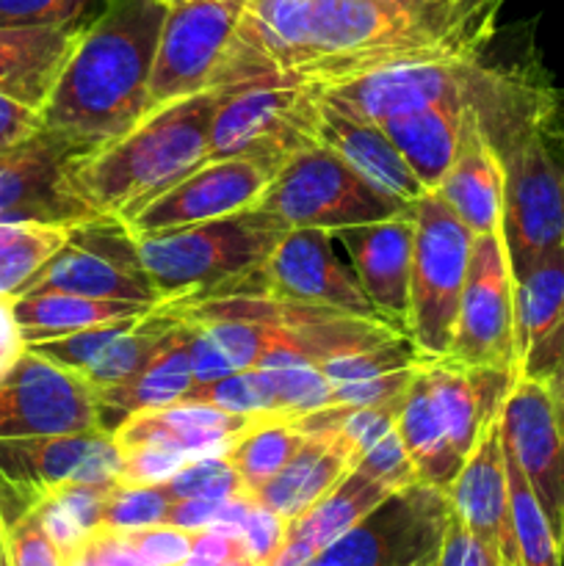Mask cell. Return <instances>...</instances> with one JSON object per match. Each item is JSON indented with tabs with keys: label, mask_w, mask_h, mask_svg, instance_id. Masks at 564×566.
<instances>
[{
	"label": "cell",
	"mask_w": 564,
	"mask_h": 566,
	"mask_svg": "<svg viewBox=\"0 0 564 566\" xmlns=\"http://www.w3.org/2000/svg\"><path fill=\"white\" fill-rule=\"evenodd\" d=\"M437 197L453 210L459 221L476 235L501 230L503 224V169L495 149L479 127L473 103L464 116L462 142L451 169L442 177Z\"/></svg>",
	"instance_id": "obj_27"
},
{
	"label": "cell",
	"mask_w": 564,
	"mask_h": 566,
	"mask_svg": "<svg viewBox=\"0 0 564 566\" xmlns=\"http://www.w3.org/2000/svg\"><path fill=\"white\" fill-rule=\"evenodd\" d=\"M149 566H182L191 558L194 534L171 525H153L119 534Z\"/></svg>",
	"instance_id": "obj_45"
},
{
	"label": "cell",
	"mask_w": 564,
	"mask_h": 566,
	"mask_svg": "<svg viewBox=\"0 0 564 566\" xmlns=\"http://www.w3.org/2000/svg\"><path fill=\"white\" fill-rule=\"evenodd\" d=\"M122 462H119V484L122 486H149V484H164L169 481L177 470L186 462H191L182 453L171 451L164 446H133L119 448Z\"/></svg>",
	"instance_id": "obj_43"
},
{
	"label": "cell",
	"mask_w": 564,
	"mask_h": 566,
	"mask_svg": "<svg viewBox=\"0 0 564 566\" xmlns=\"http://www.w3.org/2000/svg\"><path fill=\"white\" fill-rule=\"evenodd\" d=\"M188 354H191V370H194V379H197V392H194V401H197V398L202 396L210 385H216V381H221V379H227L230 374H236V368H232L230 359L224 357V352H221V348L216 346V343L194 324H188Z\"/></svg>",
	"instance_id": "obj_49"
},
{
	"label": "cell",
	"mask_w": 564,
	"mask_h": 566,
	"mask_svg": "<svg viewBox=\"0 0 564 566\" xmlns=\"http://www.w3.org/2000/svg\"><path fill=\"white\" fill-rule=\"evenodd\" d=\"M238 536H241L243 545H247L249 558L258 566H265L276 556L282 542H285L288 523L282 517H276L274 512H269L265 506H260V503H252Z\"/></svg>",
	"instance_id": "obj_47"
},
{
	"label": "cell",
	"mask_w": 564,
	"mask_h": 566,
	"mask_svg": "<svg viewBox=\"0 0 564 566\" xmlns=\"http://www.w3.org/2000/svg\"><path fill=\"white\" fill-rule=\"evenodd\" d=\"M518 379L547 381L564 359V247L514 276Z\"/></svg>",
	"instance_id": "obj_24"
},
{
	"label": "cell",
	"mask_w": 564,
	"mask_h": 566,
	"mask_svg": "<svg viewBox=\"0 0 564 566\" xmlns=\"http://www.w3.org/2000/svg\"><path fill=\"white\" fill-rule=\"evenodd\" d=\"M332 235L348 252L354 276L379 318L407 335L415 254L412 210L370 224L343 227Z\"/></svg>",
	"instance_id": "obj_22"
},
{
	"label": "cell",
	"mask_w": 564,
	"mask_h": 566,
	"mask_svg": "<svg viewBox=\"0 0 564 566\" xmlns=\"http://www.w3.org/2000/svg\"><path fill=\"white\" fill-rule=\"evenodd\" d=\"M3 525L6 562L9 566H66L64 556L44 531L36 506L14 517L0 520Z\"/></svg>",
	"instance_id": "obj_42"
},
{
	"label": "cell",
	"mask_w": 564,
	"mask_h": 566,
	"mask_svg": "<svg viewBox=\"0 0 564 566\" xmlns=\"http://www.w3.org/2000/svg\"><path fill=\"white\" fill-rule=\"evenodd\" d=\"M75 158L77 155L48 130L0 155V224L72 227L94 219L97 213L70 182Z\"/></svg>",
	"instance_id": "obj_17"
},
{
	"label": "cell",
	"mask_w": 564,
	"mask_h": 566,
	"mask_svg": "<svg viewBox=\"0 0 564 566\" xmlns=\"http://www.w3.org/2000/svg\"><path fill=\"white\" fill-rule=\"evenodd\" d=\"M282 164L269 158H221L197 166L191 175L144 205L125 224L133 235L177 230L243 213L258 205Z\"/></svg>",
	"instance_id": "obj_16"
},
{
	"label": "cell",
	"mask_w": 564,
	"mask_h": 566,
	"mask_svg": "<svg viewBox=\"0 0 564 566\" xmlns=\"http://www.w3.org/2000/svg\"><path fill=\"white\" fill-rule=\"evenodd\" d=\"M473 111L503 169V241L514 276L564 247V164L547 83L484 66Z\"/></svg>",
	"instance_id": "obj_3"
},
{
	"label": "cell",
	"mask_w": 564,
	"mask_h": 566,
	"mask_svg": "<svg viewBox=\"0 0 564 566\" xmlns=\"http://www.w3.org/2000/svg\"><path fill=\"white\" fill-rule=\"evenodd\" d=\"M22 352H25V343H22L14 318H11L9 302L0 298V376L9 370V365L14 363Z\"/></svg>",
	"instance_id": "obj_54"
},
{
	"label": "cell",
	"mask_w": 564,
	"mask_h": 566,
	"mask_svg": "<svg viewBox=\"0 0 564 566\" xmlns=\"http://www.w3.org/2000/svg\"><path fill=\"white\" fill-rule=\"evenodd\" d=\"M435 566H501V558L451 512Z\"/></svg>",
	"instance_id": "obj_48"
},
{
	"label": "cell",
	"mask_w": 564,
	"mask_h": 566,
	"mask_svg": "<svg viewBox=\"0 0 564 566\" xmlns=\"http://www.w3.org/2000/svg\"><path fill=\"white\" fill-rule=\"evenodd\" d=\"M313 0H247L216 70L213 88L293 75L310 61Z\"/></svg>",
	"instance_id": "obj_19"
},
{
	"label": "cell",
	"mask_w": 564,
	"mask_h": 566,
	"mask_svg": "<svg viewBox=\"0 0 564 566\" xmlns=\"http://www.w3.org/2000/svg\"><path fill=\"white\" fill-rule=\"evenodd\" d=\"M518 376L464 368L451 359H420L396 418L420 484L446 492L487 426L501 418Z\"/></svg>",
	"instance_id": "obj_5"
},
{
	"label": "cell",
	"mask_w": 564,
	"mask_h": 566,
	"mask_svg": "<svg viewBox=\"0 0 564 566\" xmlns=\"http://www.w3.org/2000/svg\"><path fill=\"white\" fill-rule=\"evenodd\" d=\"M473 94L476 86L468 94L437 99V103L424 105L418 111L393 116V119L382 125L398 147L401 158L407 160L409 169L415 171L420 186L426 188V193H435L440 188L442 177H446L453 158H457L464 116H468L470 103H473Z\"/></svg>",
	"instance_id": "obj_30"
},
{
	"label": "cell",
	"mask_w": 564,
	"mask_h": 566,
	"mask_svg": "<svg viewBox=\"0 0 564 566\" xmlns=\"http://www.w3.org/2000/svg\"><path fill=\"white\" fill-rule=\"evenodd\" d=\"M551 387H553V392H556V398H558V403H562V409H564V359L562 363H558V368H556V374L551 376Z\"/></svg>",
	"instance_id": "obj_55"
},
{
	"label": "cell",
	"mask_w": 564,
	"mask_h": 566,
	"mask_svg": "<svg viewBox=\"0 0 564 566\" xmlns=\"http://www.w3.org/2000/svg\"><path fill=\"white\" fill-rule=\"evenodd\" d=\"M224 88L158 105L130 133L70 166L77 197L97 216L133 219L155 197L202 166Z\"/></svg>",
	"instance_id": "obj_4"
},
{
	"label": "cell",
	"mask_w": 564,
	"mask_h": 566,
	"mask_svg": "<svg viewBox=\"0 0 564 566\" xmlns=\"http://www.w3.org/2000/svg\"><path fill=\"white\" fill-rule=\"evenodd\" d=\"M72 25H0V92L44 108L77 36Z\"/></svg>",
	"instance_id": "obj_29"
},
{
	"label": "cell",
	"mask_w": 564,
	"mask_h": 566,
	"mask_svg": "<svg viewBox=\"0 0 564 566\" xmlns=\"http://www.w3.org/2000/svg\"><path fill=\"white\" fill-rule=\"evenodd\" d=\"M197 401H210L221 409H230V412L238 415H252V418H263V415L282 418L274 385H271L269 374L260 368L236 370L227 379L210 385Z\"/></svg>",
	"instance_id": "obj_41"
},
{
	"label": "cell",
	"mask_w": 564,
	"mask_h": 566,
	"mask_svg": "<svg viewBox=\"0 0 564 566\" xmlns=\"http://www.w3.org/2000/svg\"><path fill=\"white\" fill-rule=\"evenodd\" d=\"M288 227L260 210L136 235L138 254L164 302L208 296L265 263Z\"/></svg>",
	"instance_id": "obj_6"
},
{
	"label": "cell",
	"mask_w": 564,
	"mask_h": 566,
	"mask_svg": "<svg viewBox=\"0 0 564 566\" xmlns=\"http://www.w3.org/2000/svg\"><path fill=\"white\" fill-rule=\"evenodd\" d=\"M230 3H236V6H241V9H243V3H247V0H230Z\"/></svg>",
	"instance_id": "obj_58"
},
{
	"label": "cell",
	"mask_w": 564,
	"mask_h": 566,
	"mask_svg": "<svg viewBox=\"0 0 564 566\" xmlns=\"http://www.w3.org/2000/svg\"><path fill=\"white\" fill-rule=\"evenodd\" d=\"M9 307L25 348L83 329H94V326L144 318L155 310L149 304L108 302V298H88L61 291L22 293Z\"/></svg>",
	"instance_id": "obj_32"
},
{
	"label": "cell",
	"mask_w": 564,
	"mask_h": 566,
	"mask_svg": "<svg viewBox=\"0 0 564 566\" xmlns=\"http://www.w3.org/2000/svg\"><path fill=\"white\" fill-rule=\"evenodd\" d=\"M164 3H166V6H171V3H177V0H164Z\"/></svg>",
	"instance_id": "obj_59"
},
{
	"label": "cell",
	"mask_w": 564,
	"mask_h": 566,
	"mask_svg": "<svg viewBox=\"0 0 564 566\" xmlns=\"http://www.w3.org/2000/svg\"><path fill=\"white\" fill-rule=\"evenodd\" d=\"M321 88L296 77H265L224 88L202 164L221 158H269L285 164L315 142Z\"/></svg>",
	"instance_id": "obj_9"
},
{
	"label": "cell",
	"mask_w": 564,
	"mask_h": 566,
	"mask_svg": "<svg viewBox=\"0 0 564 566\" xmlns=\"http://www.w3.org/2000/svg\"><path fill=\"white\" fill-rule=\"evenodd\" d=\"M171 503L175 501H171L169 492L164 490V484H149V486L116 484L114 490H111L108 501H105L100 531L127 534V531L164 525L166 512H169Z\"/></svg>",
	"instance_id": "obj_40"
},
{
	"label": "cell",
	"mask_w": 564,
	"mask_h": 566,
	"mask_svg": "<svg viewBox=\"0 0 564 566\" xmlns=\"http://www.w3.org/2000/svg\"><path fill=\"white\" fill-rule=\"evenodd\" d=\"M122 451L114 431L0 440V486L42 501L70 481L119 484Z\"/></svg>",
	"instance_id": "obj_20"
},
{
	"label": "cell",
	"mask_w": 564,
	"mask_h": 566,
	"mask_svg": "<svg viewBox=\"0 0 564 566\" xmlns=\"http://www.w3.org/2000/svg\"><path fill=\"white\" fill-rule=\"evenodd\" d=\"M221 503L224 501H175L166 512L164 525L188 531V534H199L205 528H213Z\"/></svg>",
	"instance_id": "obj_53"
},
{
	"label": "cell",
	"mask_w": 564,
	"mask_h": 566,
	"mask_svg": "<svg viewBox=\"0 0 564 566\" xmlns=\"http://www.w3.org/2000/svg\"><path fill=\"white\" fill-rule=\"evenodd\" d=\"M258 418L221 409L210 401H182L127 415L114 429L119 448L164 446L188 459L224 453Z\"/></svg>",
	"instance_id": "obj_26"
},
{
	"label": "cell",
	"mask_w": 564,
	"mask_h": 566,
	"mask_svg": "<svg viewBox=\"0 0 564 566\" xmlns=\"http://www.w3.org/2000/svg\"><path fill=\"white\" fill-rule=\"evenodd\" d=\"M191 558L194 562H205V564L252 562L241 536L227 534V531H216V528H205L199 531V534H194Z\"/></svg>",
	"instance_id": "obj_52"
},
{
	"label": "cell",
	"mask_w": 564,
	"mask_h": 566,
	"mask_svg": "<svg viewBox=\"0 0 564 566\" xmlns=\"http://www.w3.org/2000/svg\"><path fill=\"white\" fill-rule=\"evenodd\" d=\"M503 448L529 479L553 528L564 523V409L551 381L518 379L501 409Z\"/></svg>",
	"instance_id": "obj_18"
},
{
	"label": "cell",
	"mask_w": 564,
	"mask_h": 566,
	"mask_svg": "<svg viewBox=\"0 0 564 566\" xmlns=\"http://www.w3.org/2000/svg\"><path fill=\"white\" fill-rule=\"evenodd\" d=\"M506 0H313L310 61L296 81L318 88L376 70L476 61Z\"/></svg>",
	"instance_id": "obj_1"
},
{
	"label": "cell",
	"mask_w": 564,
	"mask_h": 566,
	"mask_svg": "<svg viewBox=\"0 0 564 566\" xmlns=\"http://www.w3.org/2000/svg\"><path fill=\"white\" fill-rule=\"evenodd\" d=\"M448 359L464 368L506 370L518 376L514 271L503 227L473 238Z\"/></svg>",
	"instance_id": "obj_12"
},
{
	"label": "cell",
	"mask_w": 564,
	"mask_h": 566,
	"mask_svg": "<svg viewBox=\"0 0 564 566\" xmlns=\"http://www.w3.org/2000/svg\"><path fill=\"white\" fill-rule=\"evenodd\" d=\"M164 490L169 492L171 501H227V497L247 495L224 453L191 459L169 481H164Z\"/></svg>",
	"instance_id": "obj_39"
},
{
	"label": "cell",
	"mask_w": 564,
	"mask_h": 566,
	"mask_svg": "<svg viewBox=\"0 0 564 566\" xmlns=\"http://www.w3.org/2000/svg\"><path fill=\"white\" fill-rule=\"evenodd\" d=\"M238 14L230 0H177L166 9L149 75L153 108L213 88Z\"/></svg>",
	"instance_id": "obj_15"
},
{
	"label": "cell",
	"mask_w": 564,
	"mask_h": 566,
	"mask_svg": "<svg viewBox=\"0 0 564 566\" xmlns=\"http://www.w3.org/2000/svg\"><path fill=\"white\" fill-rule=\"evenodd\" d=\"M304 440H307V434L299 431V426L291 418L263 415V418L254 420L252 429H247L238 440L230 442L224 457L236 468L243 492L254 497L291 462V457L302 448Z\"/></svg>",
	"instance_id": "obj_34"
},
{
	"label": "cell",
	"mask_w": 564,
	"mask_h": 566,
	"mask_svg": "<svg viewBox=\"0 0 564 566\" xmlns=\"http://www.w3.org/2000/svg\"><path fill=\"white\" fill-rule=\"evenodd\" d=\"M354 464L357 451L341 429L307 434L291 462L254 495V503L291 525L307 514Z\"/></svg>",
	"instance_id": "obj_28"
},
{
	"label": "cell",
	"mask_w": 564,
	"mask_h": 566,
	"mask_svg": "<svg viewBox=\"0 0 564 566\" xmlns=\"http://www.w3.org/2000/svg\"><path fill=\"white\" fill-rule=\"evenodd\" d=\"M88 0H0V25H72Z\"/></svg>",
	"instance_id": "obj_46"
},
{
	"label": "cell",
	"mask_w": 564,
	"mask_h": 566,
	"mask_svg": "<svg viewBox=\"0 0 564 566\" xmlns=\"http://www.w3.org/2000/svg\"><path fill=\"white\" fill-rule=\"evenodd\" d=\"M448 517L446 492L415 481L324 547L313 566H435Z\"/></svg>",
	"instance_id": "obj_11"
},
{
	"label": "cell",
	"mask_w": 564,
	"mask_h": 566,
	"mask_svg": "<svg viewBox=\"0 0 564 566\" xmlns=\"http://www.w3.org/2000/svg\"><path fill=\"white\" fill-rule=\"evenodd\" d=\"M393 492L398 490L374 479L363 468H352L307 514L288 525V536L304 542L310 551L321 553L332 542L341 539L346 531H352L365 514L374 512Z\"/></svg>",
	"instance_id": "obj_33"
},
{
	"label": "cell",
	"mask_w": 564,
	"mask_h": 566,
	"mask_svg": "<svg viewBox=\"0 0 564 566\" xmlns=\"http://www.w3.org/2000/svg\"><path fill=\"white\" fill-rule=\"evenodd\" d=\"M194 392H197V379L188 354V324L175 315V329L160 343L153 359L125 385L97 392L100 418L105 429L114 431L127 415L194 401Z\"/></svg>",
	"instance_id": "obj_31"
},
{
	"label": "cell",
	"mask_w": 564,
	"mask_h": 566,
	"mask_svg": "<svg viewBox=\"0 0 564 566\" xmlns=\"http://www.w3.org/2000/svg\"><path fill=\"white\" fill-rule=\"evenodd\" d=\"M481 66H484L481 59L390 66V70L352 77V81L332 83L321 92L348 114L385 125L393 116L409 114L437 99L468 94L479 81Z\"/></svg>",
	"instance_id": "obj_21"
},
{
	"label": "cell",
	"mask_w": 564,
	"mask_h": 566,
	"mask_svg": "<svg viewBox=\"0 0 564 566\" xmlns=\"http://www.w3.org/2000/svg\"><path fill=\"white\" fill-rule=\"evenodd\" d=\"M171 329H175V315L155 307L153 313L122 329L81 376L97 392L125 385L153 359Z\"/></svg>",
	"instance_id": "obj_35"
},
{
	"label": "cell",
	"mask_w": 564,
	"mask_h": 566,
	"mask_svg": "<svg viewBox=\"0 0 564 566\" xmlns=\"http://www.w3.org/2000/svg\"><path fill=\"white\" fill-rule=\"evenodd\" d=\"M509 473V512L520 566H562V547L545 509L536 501L529 479L506 453Z\"/></svg>",
	"instance_id": "obj_37"
},
{
	"label": "cell",
	"mask_w": 564,
	"mask_h": 566,
	"mask_svg": "<svg viewBox=\"0 0 564 566\" xmlns=\"http://www.w3.org/2000/svg\"><path fill=\"white\" fill-rule=\"evenodd\" d=\"M166 9L164 0H105L81 28L42 108L44 130L77 158L119 142L153 111L149 75Z\"/></svg>",
	"instance_id": "obj_2"
},
{
	"label": "cell",
	"mask_w": 564,
	"mask_h": 566,
	"mask_svg": "<svg viewBox=\"0 0 564 566\" xmlns=\"http://www.w3.org/2000/svg\"><path fill=\"white\" fill-rule=\"evenodd\" d=\"M105 429L97 390L81 374L25 352L0 376V440ZM108 431V429H105Z\"/></svg>",
	"instance_id": "obj_14"
},
{
	"label": "cell",
	"mask_w": 564,
	"mask_h": 566,
	"mask_svg": "<svg viewBox=\"0 0 564 566\" xmlns=\"http://www.w3.org/2000/svg\"><path fill=\"white\" fill-rule=\"evenodd\" d=\"M558 547H562V566H564V523L562 528H558Z\"/></svg>",
	"instance_id": "obj_57"
},
{
	"label": "cell",
	"mask_w": 564,
	"mask_h": 566,
	"mask_svg": "<svg viewBox=\"0 0 564 566\" xmlns=\"http://www.w3.org/2000/svg\"><path fill=\"white\" fill-rule=\"evenodd\" d=\"M420 363V354L409 343L407 335H398L393 340L379 343L365 352L346 354V357H335L330 363L318 365L321 374L326 376L332 387L352 385V381L376 379V376L396 374V370H409Z\"/></svg>",
	"instance_id": "obj_38"
},
{
	"label": "cell",
	"mask_w": 564,
	"mask_h": 566,
	"mask_svg": "<svg viewBox=\"0 0 564 566\" xmlns=\"http://www.w3.org/2000/svg\"><path fill=\"white\" fill-rule=\"evenodd\" d=\"M451 512L495 553L501 562L518 564V547L509 512V473L501 418L492 420L464 459L462 470L446 490Z\"/></svg>",
	"instance_id": "obj_23"
},
{
	"label": "cell",
	"mask_w": 564,
	"mask_h": 566,
	"mask_svg": "<svg viewBox=\"0 0 564 566\" xmlns=\"http://www.w3.org/2000/svg\"><path fill=\"white\" fill-rule=\"evenodd\" d=\"M412 208L382 193L321 144L293 153L254 205V210L274 216L288 230L313 227L326 232L390 219Z\"/></svg>",
	"instance_id": "obj_7"
},
{
	"label": "cell",
	"mask_w": 564,
	"mask_h": 566,
	"mask_svg": "<svg viewBox=\"0 0 564 566\" xmlns=\"http://www.w3.org/2000/svg\"><path fill=\"white\" fill-rule=\"evenodd\" d=\"M61 291L108 302L164 304L138 254L136 235L119 216H94L66 230V241L44 263L25 293Z\"/></svg>",
	"instance_id": "obj_10"
},
{
	"label": "cell",
	"mask_w": 564,
	"mask_h": 566,
	"mask_svg": "<svg viewBox=\"0 0 564 566\" xmlns=\"http://www.w3.org/2000/svg\"><path fill=\"white\" fill-rule=\"evenodd\" d=\"M221 293H263L313 307L341 310L359 318H379L354 271H348L335 254V235L313 227L288 230L263 265L208 296Z\"/></svg>",
	"instance_id": "obj_13"
},
{
	"label": "cell",
	"mask_w": 564,
	"mask_h": 566,
	"mask_svg": "<svg viewBox=\"0 0 564 566\" xmlns=\"http://www.w3.org/2000/svg\"><path fill=\"white\" fill-rule=\"evenodd\" d=\"M66 566H149L122 539L111 531H94L75 556L66 558Z\"/></svg>",
	"instance_id": "obj_50"
},
{
	"label": "cell",
	"mask_w": 564,
	"mask_h": 566,
	"mask_svg": "<svg viewBox=\"0 0 564 566\" xmlns=\"http://www.w3.org/2000/svg\"><path fill=\"white\" fill-rule=\"evenodd\" d=\"M354 468H363L365 473H370L374 479L385 481L393 490H404V486L415 484L418 473L412 468V459H409L407 448H404L401 437L396 429H390L387 434L376 437L363 453H359L357 464Z\"/></svg>",
	"instance_id": "obj_44"
},
{
	"label": "cell",
	"mask_w": 564,
	"mask_h": 566,
	"mask_svg": "<svg viewBox=\"0 0 564 566\" xmlns=\"http://www.w3.org/2000/svg\"><path fill=\"white\" fill-rule=\"evenodd\" d=\"M501 566H518V564H509V562H501Z\"/></svg>",
	"instance_id": "obj_60"
},
{
	"label": "cell",
	"mask_w": 564,
	"mask_h": 566,
	"mask_svg": "<svg viewBox=\"0 0 564 566\" xmlns=\"http://www.w3.org/2000/svg\"><path fill=\"white\" fill-rule=\"evenodd\" d=\"M315 142L332 149L341 160H346L370 186L379 188L387 197L398 199V202L409 205V208L426 193V188L420 186L415 171L401 158L385 127L348 114L346 108L326 99L324 92L318 99Z\"/></svg>",
	"instance_id": "obj_25"
},
{
	"label": "cell",
	"mask_w": 564,
	"mask_h": 566,
	"mask_svg": "<svg viewBox=\"0 0 564 566\" xmlns=\"http://www.w3.org/2000/svg\"><path fill=\"white\" fill-rule=\"evenodd\" d=\"M415 254L407 337L420 359H448L459 298L468 276L473 232L437 193L415 202Z\"/></svg>",
	"instance_id": "obj_8"
},
{
	"label": "cell",
	"mask_w": 564,
	"mask_h": 566,
	"mask_svg": "<svg viewBox=\"0 0 564 566\" xmlns=\"http://www.w3.org/2000/svg\"><path fill=\"white\" fill-rule=\"evenodd\" d=\"M70 227L0 224V298L14 302L64 247Z\"/></svg>",
	"instance_id": "obj_36"
},
{
	"label": "cell",
	"mask_w": 564,
	"mask_h": 566,
	"mask_svg": "<svg viewBox=\"0 0 564 566\" xmlns=\"http://www.w3.org/2000/svg\"><path fill=\"white\" fill-rule=\"evenodd\" d=\"M44 130L42 111L0 92V155L31 142Z\"/></svg>",
	"instance_id": "obj_51"
},
{
	"label": "cell",
	"mask_w": 564,
	"mask_h": 566,
	"mask_svg": "<svg viewBox=\"0 0 564 566\" xmlns=\"http://www.w3.org/2000/svg\"><path fill=\"white\" fill-rule=\"evenodd\" d=\"M0 566H9V562H6V545H3V525H0Z\"/></svg>",
	"instance_id": "obj_56"
}]
</instances>
